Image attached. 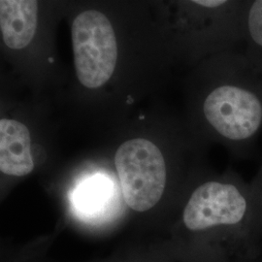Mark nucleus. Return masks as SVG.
Listing matches in <instances>:
<instances>
[{"mask_svg": "<svg viewBox=\"0 0 262 262\" xmlns=\"http://www.w3.org/2000/svg\"><path fill=\"white\" fill-rule=\"evenodd\" d=\"M115 164L125 203L145 212L160 200L166 185V165L159 148L150 141H126L117 150Z\"/></svg>", "mask_w": 262, "mask_h": 262, "instance_id": "nucleus-1", "label": "nucleus"}, {"mask_svg": "<svg viewBox=\"0 0 262 262\" xmlns=\"http://www.w3.org/2000/svg\"><path fill=\"white\" fill-rule=\"evenodd\" d=\"M72 42L79 81L89 89L103 85L113 75L118 58L110 20L94 10L79 14L72 26Z\"/></svg>", "mask_w": 262, "mask_h": 262, "instance_id": "nucleus-2", "label": "nucleus"}, {"mask_svg": "<svg viewBox=\"0 0 262 262\" xmlns=\"http://www.w3.org/2000/svg\"><path fill=\"white\" fill-rule=\"evenodd\" d=\"M207 121L220 134L232 140L251 137L262 121V105L254 94L231 85L215 89L204 103Z\"/></svg>", "mask_w": 262, "mask_h": 262, "instance_id": "nucleus-3", "label": "nucleus"}, {"mask_svg": "<svg viewBox=\"0 0 262 262\" xmlns=\"http://www.w3.org/2000/svg\"><path fill=\"white\" fill-rule=\"evenodd\" d=\"M247 202L234 186L209 182L195 189L184 210V224L189 230L216 225H236L242 221Z\"/></svg>", "mask_w": 262, "mask_h": 262, "instance_id": "nucleus-4", "label": "nucleus"}, {"mask_svg": "<svg viewBox=\"0 0 262 262\" xmlns=\"http://www.w3.org/2000/svg\"><path fill=\"white\" fill-rule=\"evenodd\" d=\"M30 135L21 122L0 121V170L10 176H26L34 168Z\"/></svg>", "mask_w": 262, "mask_h": 262, "instance_id": "nucleus-5", "label": "nucleus"}, {"mask_svg": "<svg viewBox=\"0 0 262 262\" xmlns=\"http://www.w3.org/2000/svg\"><path fill=\"white\" fill-rule=\"evenodd\" d=\"M37 11V1H0V28L7 47L20 50L30 43L36 30Z\"/></svg>", "mask_w": 262, "mask_h": 262, "instance_id": "nucleus-6", "label": "nucleus"}, {"mask_svg": "<svg viewBox=\"0 0 262 262\" xmlns=\"http://www.w3.org/2000/svg\"><path fill=\"white\" fill-rule=\"evenodd\" d=\"M107 193V184L103 180L96 179L81 187L78 193L77 203L84 211H94L103 203Z\"/></svg>", "mask_w": 262, "mask_h": 262, "instance_id": "nucleus-7", "label": "nucleus"}, {"mask_svg": "<svg viewBox=\"0 0 262 262\" xmlns=\"http://www.w3.org/2000/svg\"><path fill=\"white\" fill-rule=\"evenodd\" d=\"M249 28L255 43L262 46V0L255 1L250 10Z\"/></svg>", "mask_w": 262, "mask_h": 262, "instance_id": "nucleus-8", "label": "nucleus"}, {"mask_svg": "<svg viewBox=\"0 0 262 262\" xmlns=\"http://www.w3.org/2000/svg\"><path fill=\"white\" fill-rule=\"evenodd\" d=\"M194 3L208 8H215L225 4V1L224 0H196L194 1Z\"/></svg>", "mask_w": 262, "mask_h": 262, "instance_id": "nucleus-9", "label": "nucleus"}]
</instances>
